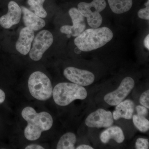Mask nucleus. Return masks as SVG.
Listing matches in <instances>:
<instances>
[{
    "instance_id": "f257e3e1",
    "label": "nucleus",
    "mask_w": 149,
    "mask_h": 149,
    "mask_svg": "<svg viewBox=\"0 0 149 149\" xmlns=\"http://www.w3.org/2000/svg\"><path fill=\"white\" fill-rule=\"evenodd\" d=\"M22 116L27 121V126L24 130L25 138L29 141L37 140L42 132L49 130L53 124V119L50 113L46 111L37 113L32 107L24 108Z\"/></svg>"
},
{
    "instance_id": "f03ea898",
    "label": "nucleus",
    "mask_w": 149,
    "mask_h": 149,
    "mask_svg": "<svg viewBox=\"0 0 149 149\" xmlns=\"http://www.w3.org/2000/svg\"><path fill=\"white\" fill-rule=\"evenodd\" d=\"M113 37V33L108 27L91 28L84 30L76 37L74 43L80 51L91 52L103 47Z\"/></svg>"
},
{
    "instance_id": "7ed1b4c3",
    "label": "nucleus",
    "mask_w": 149,
    "mask_h": 149,
    "mask_svg": "<svg viewBox=\"0 0 149 149\" xmlns=\"http://www.w3.org/2000/svg\"><path fill=\"white\" fill-rule=\"evenodd\" d=\"M52 96L57 104L65 106L75 100H85L88 93L83 86L74 83H61L54 88Z\"/></svg>"
},
{
    "instance_id": "20e7f679",
    "label": "nucleus",
    "mask_w": 149,
    "mask_h": 149,
    "mask_svg": "<svg viewBox=\"0 0 149 149\" xmlns=\"http://www.w3.org/2000/svg\"><path fill=\"white\" fill-rule=\"evenodd\" d=\"M28 88L32 97L40 101H46L52 96L53 88L49 78L41 71H35L30 75Z\"/></svg>"
},
{
    "instance_id": "39448f33",
    "label": "nucleus",
    "mask_w": 149,
    "mask_h": 149,
    "mask_svg": "<svg viewBox=\"0 0 149 149\" xmlns=\"http://www.w3.org/2000/svg\"><path fill=\"white\" fill-rule=\"evenodd\" d=\"M53 41V36L48 30H43L38 32L34 38L32 49L29 52L30 58L34 61L40 60Z\"/></svg>"
},
{
    "instance_id": "423d86ee",
    "label": "nucleus",
    "mask_w": 149,
    "mask_h": 149,
    "mask_svg": "<svg viewBox=\"0 0 149 149\" xmlns=\"http://www.w3.org/2000/svg\"><path fill=\"white\" fill-rule=\"evenodd\" d=\"M135 86V81L132 77L124 78L118 88L115 91L107 94L104 97V100L111 106H116L130 94Z\"/></svg>"
},
{
    "instance_id": "0eeeda50",
    "label": "nucleus",
    "mask_w": 149,
    "mask_h": 149,
    "mask_svg": "<svg viewBox=\"0 0 149 149\" xmlns=\"http://www.w3.org/2000/svg\"><path fill=\"white\" fill-rule=\"evenodd\" d=\"M69 14L73 25H65L60 28L61 33L76 37L81 34L86 28L85 17L75 8H72L69 10Z\"/></svg>"
},
{
    "instance_id": "6e6552de",
    "label": "nucleus",
    "mask_w": 149,
    "mask_h": 149,
    "mask_svg": "<svg viewBox=\"0 0 149 149\" xmlns=\"http://www.w3.org/2000/svg\"><path fill=\"white\" fill-rule=\"evenodd\" d=\"M85 123L91 128H108L113 124V116L110 111L99 109L89 114Z\"/></svg>"
},
{
    "instance_id": "1a4fd4ad",
    "label": "nucleus",
    "mask_w": 149,
    "mask_h": 149,
    "mask_svg": "<svg viewBox=\"0 0 149 149\" xmlns=\"http://www.w3.org/2000/svg\"><path fill=\"white\" fill-rule=\"evenodd\" d=\"M63 74L69 81L83 87L91 85L95 81V76L92 72L73 67L66 68Z\"/></svg>"
},
{
    "instance_id": "9d476101",
    "label": "nucleus",
    "mask_w": 149,
    "mask_h": 149,
    "mask_svg": "<svg viewBox=\"0 0 149 149\" xmlns=\"http://www.w3.org/2000/svg\"><path fill=\"white\" fill-rule=\"evenodd\" d=\"M21 8L16 2L11 1L8 5L7 13L0 17V25L5 29H9L19 23L21 19Z\"/></svg>"
},
{
    "instance_id": "9b49d317",
    "label": "nucleus",
    "mask_w": 149,
    "mask_h": 149,
    "mask_svg": "<svg viewBox=\"0 0 149 149\" xmlns=\"http://www.w3.org/2000/svg\"><path fill=\"white\" fill-rule=\"evenodd\" d=\"M34 38V30L27 27L22 28L19 32V37L15 45L17 51L24 55L29 53Z\"/></svg>"
},
{
    "instance_id": "f8f14e48",
    "label": "nucleus",
    "mask_w": 149,
    "mask_h": 149,
    "mask_svg": "<svg viewBox=\"0 0 149 149\" xmlns=\"http://www.w3.org/2000/svg\"><path fill=\"white\" fill-rule=\"evenodd\" d=\"M23 13V20L26 27L34 31H37L46 25V22L42 18L24 6L21 7Z\"/></svg>"
},
{
    "instance_id": "ddd939ff",
    "label": "nucleus",
    "mask_w": 149,
    "mask_h": 149,
    "mask_svg": "<svg viewBox=\"0 0 149 149\" xmlns=\"http://www.w3.org/2000/svg\"><path fill=\"white\" fill-rule=\"evenodd\" d=\"M107 6L105 0H93L91 3L80 2L77 5V9L85 17H87L92 14L100 13Z\"/></svg>"
},
{
    "instance_id": "4468645a",
    "label": "nucleus",
    "mask_w": 149,
    "mask_h": 149,
    "mask_svg": "<svg viewBox=\"0 0 149 149\" xmlns=\"http://www.w3.org/2000/svg\"><path fill=\"white\" fill-rule=\"evenodd\" d=\"M135 108V104L133 101L126 100L121 102L116 105L115 110L113 113L114 120H117L120 118L131 119L133 116Z\"/></svg>"
},
{
    "instance_id": "2eb2a0df",
    "label": "nucleus",
    "mask_w": 149,
    "mask_h": 149,
    "mask_svg": "<svg viewBox=\"0 0 149 149\" xmlns=\"http://www.w3.org/2000/svg\"><path fill=\"white\" fill-rule=\"evenodd\" d=\"M101 141L107 144L110 139H113L118 143H121L125 140V136L122 129L117 126H110L102 132L100 136Z\"/></svg>"
},
{
    "instance_id": "dca6fc26",
    "label": "nucleus",
    "mask_w": 149,
    "mask_h": 149,
    "mask_svg": "<svg viewBox=\"0 0 149 149\" xmlns=\"http://www.w3.org/2000/svg\"><path fill=\"white\" fill-rule=\"evenodd\" d=\"M108 2L113 12L117 14L127 12L133 6V0H108Z\"/></svg>"
},
{
    "instance_id": "f3484780",
    "label": "nucleus",
    "mask_w": 149,
    "mask_h": 149,
    "mask_svg": "<svg viewBox=\"0 0 149 149\" xmlns=\"http://www.w3.org/2000/svg\"><path fill=\"white\" fill-rule=\"evenodd\" d=\"M76 142V136L74 133L68 132L64 134L60 139L56 148L57 149H74Z\"/></svg>"
},
{
    "instance_id": "a211bd4d",
    "label": "nucleus",
    "mask_w": 149,
    "mask_h": 149,
    "mask_svg": "<svg viewBox=\"0 0 149 149\" xmlns=\"http://www.w3.org/2000/svg\"><path fill=\"white\" fill-rule=\"evenodd\" d=\"M45 0H28L27 2L30 6V9L34 13L41 18H45L47 16V13L43 8V4Z\"/></svg>"
},
{
    "instance_id": "6ab92c4d",
    "label": "nucleus",
    "mask_w": 149,
    "mask_h": 149,
    "mask_svg": "<svg viewBox=\"0 0 149 149\" xmlns=\"http://www.w3.org/2000/svg\"><path fill=\"white\" fill-rule=\"evenodd\" d=\"M132 118L134 125L139 131L145 133L149 130V121L146 117L134 115Z\"/></svg>"
},
{
    "instance_id": "aec40b11",
    "label": "nucleus",
    "mask_w": 149,
    "mask_h": 149,
    "mask_svg": "<svg viewBox=\"0 0 149 149\" xmlns=\"http://www.w3.org/2000/svg\"><path fill=\"white\" fill-rule=\"evenodd\" d=\"M86 18L88 25L93 28H98L102 23V17L100 13L92 14Z\"/></svg>"
},
{
    "instance_id": "412c9836",
    "label": "nucleus",
    "mask_w": 149,
    "mask_h": 149,
    "mask_svg": "<svg viewBox=\"0 0 149 149\" xmlns=\"http://www.w3.org/2000/svg\"><path fill=\"white\" fill-rule=\"evenodd\" d=\"M145 5V8H142L139 11L138 15L139 18L145 20H149V0H148Z\"/></svg>"
},
{
    "instance_id": "4be33fe9",
    "label": "nucleus",
    "mask_w": 149,
    "mask_h": 149,
    "mask_svg": "<svg viewBox=\"0 0 149 149\" xmlns=\"http://www.w3.org/2000/svg\"><path fill=\"white\" fill-rule=\"evenodd\" d=\"M149 141L147 139L139 138L136 143V148L137 149H149Z\"/></svg>"
},
{
    "instance_id": "5701e85b",
    "label": "nucleus",
    "mask_w": 149,
    "mask_h": 149,
    "mask_svg": "<svg viewBox=\"0 0 149 149\" xmlns=\"http://www.w3.org/2000/svg\"><path fill=\"white\" fill-rule=\"evenodd\" d=\"M149 90L144 92L141 95L140 98V102L143 106L147 109L149 108Z\"/></svg>"
},
{
    "instance_id": "b1692460",
    "label": "nucleus",
    "mask_w": 149,
    "mask_h": 149,
    "mask_svg": "<svg viewBox=\"0 0 149 149\" xmlns=\"http://www.w3.org/2000/svg\"><path fill=\"white\" fill-rule=\"evenodd\" d=\"M136 110L138 115L144 116L145 117L148 115V109L146 107L143 106L138 105L136 107Z\"/></svg>"
},
{
    "instance_id": "393cba45",
    "label": "nucleus",
    "mask_w": 149,
    "mask_h": 149,
    "mask_svg": "<svg viewBox=\"0 0 149 149\" xmlns=\"http://www.w3.org/2000/svg\"><path fill=\"white\" fill-rule=\"evenodd\" d=\"M25 149H44V148L37 144H32L27 146Z\"/></svg>"
},
{
    "instance_id": "a878e982",
    "label": "nucleus",
    "mask_w": 149,
    "mask_h": 149,
    "mask_svg": "<svg viewBox=\"0 0 149 149\" xmlns=\"http://www.w3.org/2000/svg\"><path fill=\"white\" fill-rule=\"evenodd\" d=\"M144 45L148 50H149V35H147L144 40Z\"/></svg>"
},
{
    "instance_id": "bb28decb",
    "label": "nucleus",
    "mask_w": 149,
    "mask_h": 149,
    "mask_svg": "<svg viewBox=\"0 0 149 149\" xmlns=\"http://www.w3.org/2000/svg\"><path fill=\"white\" fill-rule=\"evenodd\" d=\"M6 95L5 93L2 91L0 89V104L2 103L5 100Z\"/></svg>"
},
{
    "instance_id": "cd10ccee",
    "label": "nucleus",
    "mask_w": 149,
    "mask_h": 149,
    "mask_svg": "<svg viewBox=\"0 0 149 149\" xmlns=\"http://www.w3.org/2000/svg\"><path fill=\"white\" fill-rule=\"evenodd\" d=\"M77 149H93V147L87 145H81L76 148Z\"/></svg>"
}]
</instances>
